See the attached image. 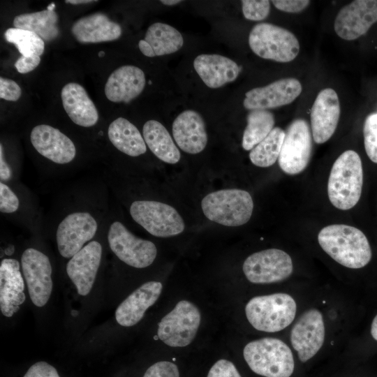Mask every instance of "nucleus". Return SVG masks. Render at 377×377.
Instances as JSON below:
<instances>
[{"label":"nucleus","instance_id":"f257e3e1","mask_svg":"<svg viewBox=\"0 0 377 377\" xmlns=\"http://www.w3.org/2000/svg\"><path fill=\"white\" fill-rule=\"evenodd\" d=\"M323 250L340 265L352 269L366 266L372 253L366 235L358 228L333 224L324 227L318 235Z\"/></svg>","mask_w":377,"mask_h":377},{"label":"nucleus","instance_id":"f03ea898","mask_svg":"<svg viewBox=\"0 0 377 377\" xmlns=\"http://www.w3.org/2000/svg\"><path fill=\"white\" fill-rule=\"evenodd\" d=\"M363 169L359 154L353 150L343 152L334 163L327 183L330 202L337 209L353 208L361 197Z\"/></svg>","mask_w":377,"mask_h":377},{"label":"nucleus","instance_id":"7ed1b4c3","mask_svg":"<svg viewBox=\"0 0 377 377\" xmlns=\"http://www.w3.org/2000/svg\"><path fill=\"white\" fill-rule=\"evenodd\" d=\"M244 358L250 369L265 377H290L293 373V355L287 344L279 339L266 337L247 343Z\"/></svg>","mask_w":377,"mask_h":377},{"label":"nucleus","instance_id":"20e7f679","mask_svg":"<svg viewBox=\"0 0 377 377\" xmlns=\"http://www.w3.org/2000/svg\"><path fill=\"white\" fill-rule=\"evenodd\" d=\"M296 302L288 294L279 293L251 298L245 306L249 323L257 330L276 332L294 320Z\"/></svg>","mask_w":377,"mask_h":377},{"label":"nucleus","instance_id":"39448f33","mask_svg":"<svg viewBox=\"0 0 377 377\" xmlns=\"http://www.w3.org/2000/svg\"><path fill=\"white\" fill-rule=\"evenodd\" d=\"M201 207L209 220L225 226L235 227L249 221L253 202L246 191L222 189L207 195L201 202Z\"/></svg>","mask_w":377,"mask_h":377},{"label":"nucleus","instance_id":"423d86ee","mask_svg":"<svg viewBox=\"0 0 377 377\" xmlns=\"http://www.w3.org/2000/svg\"><path fill=\"white\" fill-rule=\"evenodd\" d=\"M249 45L258 57L281 63L293 61L300 52L299 41L291 31L270 23L256 24Z\"/></svg>","mask_w":377,"mask_h":377},{"label":"nucleus","instance_id":"0eeeda50","mask_svg":"<svg viewBox=\"0 0 377 377\" xmlns=\"http://www.w3.org/2000/svg\"><path fill=\"white\" fill-rule=\"evenodd\" d=\"M129 211L133 219L155 237H172L184 230L182 216L168 204L155 200H135L131 203Z\"/></svg>","mask_w":377,"mask_h":377},{"label":"nucleus","instance_id":"6e6552de","mask_svg":"<svg viewBox=\"0 0 377 377\" xmlns=\"http://www.w3.org/2000/svg\"><path fill=\"white\" fill-rule=\"evenodd\" d=\"M200 323L198 307L187 300L179 301L158 323V337L171 347H184L194 339Z\"/></svg>","mask_w":377,"mask_h":377},{"label":"nucleus","instance_id":"1a4fd4ad","mask_svg":"<svg viewBox=\"0 0 377 377\" xmlns=\"http://www.w3.org/2000/svg\"><path fill=\"white\" fill-rule=\"evenodd\" d=\"M111 251L122 262L135 268H145L153 263L157 249L149 240L135 236L120 221L112 222L108 231Z\"/></svg>","mask_w":377,"mask_h":377},{"label":"nucleus","instance_id":"9d476101","mask_svg":"<svg viewBox=\"0 0 377 377\" xmlns=\"http://www.w3.org/2000/svg\"><path fill=\"white\" fill-rule=\"evenodd\" d=\"M311 133L307 121L293 120L285 131V138L279 156L281 169L294 175L302 172L308 165L311 156Z\"/></svg>","mask_w":377,"mask_h":377},{"label":"nucleus","instance_id":"9b49d317","mask_svg":"<svg viewBox=\"0 0 377 377\" xmlns=\"http://www.w3.org/2000/svg\"><path fill=\"white\" fill-rule=\"evenodd\" d=\"M242 268L250 282L265 284L287 279L293 272V265L286 252L269 249L250 255L244 260Z\"/></svg>","mask_w":377,"mask_h":377},{"label":"nucleus","instance_id":"f8f14e48","mask_svg":"<svg viewBox=\"0 0 377 377\" xmlns=\"http://www.w3.org/2000/svg\"><path fill=\"white\" fill-rule=\"evenodd\" d=\"M98 223L88 212L77 211L66 215L59 223L56 241L59 253L71 258L94 238L98 230Z\"/></svg>","mask_w":377,"mask_h":377},{"label":"nucleus","instance_id":"ddd939ff","mask_svg":"<svg viewBox=\"0 0 377 377\" xmlns=\"http://www.w3.org/2000/svg\"><path fill=\"white\" fill-rule=\"evenodd\" d=\"M21 267L32 302L36 306H43L50 297L53 285L49 258L36 249L29 248L22 255Z\"/></svg>","mask_w":377,"mask_h":377},{"label":"nucleus","instance_id":"4468645a","mask_svg":"<svg viewBox=\"0 0 377 377\" xmlns=\"http://www.w3.org/2000/svg\"><path fill=\"white\" fill-rule=\"evenodd\" d=\"M377 22V0H355L340 9L334 28L341 38L353 40Z\"/></svg>","mask_w":377,"mask_h":377},{"label":"nucleus","instance_id":"2eb2a0df","mask_svg":"<svg viewBox=\"0 0 377 377\" xmlns=\"http://www.w3.org/2000/svg\"><path fill=\"white\" fill-rule=\"evenodd\" d=\"M325 339V325L322 313L316 309L305 311L293 325L290 341L299 360L305 362L321 348Z\"/></svg>","mask_w":377,"mask_h":377},{"label":"nucleus","instance_id":"dca6fc26","mask_svg":"<svg viewBox=\"0 0 377 377\" xmlns=\"http://www.w3.org/2000/svg\"><path fill=\"white\" fill-rule=\"evenodd\" d=\"M300 81L295 78H283L269 84L256 87L245 94L244 107L248 110H267L292 103L302 92Z\"/></svg>","mask_w":377,"mask_h":377},{"label":"nucleus","instance_id":"f3484780","mask_svg":"<svg viewBox=\"0 0 377 377\" xmlns=\"http://www.w3.org/2000/svg\"><path fill=\"white\" fill-rule=\"evenodd\" d=\"M30 140L41 156L54 163H69L76 156L73 141L52 126L40 124L34 126L30 133Z\"/></svg>","mask_w":377,"mask_h":377},{"label":"nucleus","instance_id":"a211bd4d","mask_svg":"<svg viewBox=\"0 0 377 377\" xmlns=\"http://www.w3.org/2000/svg\"><path fill=\"white\" fill-rule=\"evenodd\" d=\"M103 248L98 241H91L70 258L66 273L79 295L89 293L101 264Z\"/></svg>","mask_w":377,"mask_h":377},{"label":"nucleus","instance_id":"6ab92c4d","mask_svg":"<svg viewBox=\"0 0 377 377\" xmlns=\"http://www.w3.org/2000/svg\"><path fill=\"white\" fill-rule=\"evenodd\" d=\"M340 103L337 92L332 88L322 89L316 98L311 112L313 140L322 144L334 134L340 117Z\"/></svg>","mask_w":377,"mask_h":377},{"label":"nucleus","instance_id":"aec40b11","mask_svg":"<svg viewBox=\"0 0 377 377\" xmlns=\"http://www.w3.org/2000/svg\"><path fill=\"white\" fill-rule=\"evenodd\" d=\"M24 282L16 259L4 258L0 265V309L8 318L20 309L26 299Z\"/></svg>","mask_w":377,"mask_h":377},{"label":"nucleus","instance_id":"412c9836","mask_svg":"<svg viewBox=\"0 0 377 377\" xmlns=\"http://www.w3.org/2000/svg\"><path fill=\"white\" fill-rule=\"evenodd\" d=\"M172 135L177 146L184 152L196 154L207 143V134L202 117L196 111L180 113L172 123Z\"/></svg>","mask_w":377,"mask_h":377},{"label":"nucleus","instance_id":"4be33fe9","mask_svg":"<svg viewBox=\"0 0 377 377\" xmlns=\"http://www.w3.org/2000/svg\"><path fill=\"white\" fill-rule=\"evenodd\" d=\"M162 284L158 281H148L128 295L115 311L117 322L121 326L131 327L137 324L145 311L158 299Z\"/></svg>","mask_w":377,"mask_h":377},{"label":"nucleus","instance_id":"5701e85b","mask_svg":"<svg viewBox=\"0 0 377 377\" xmlns=\"http://www.w3.org/2000/svg\"><path fill=\"white\" fill-rule=\"evenodd\" d=\"M145 83L142 69L132 65L122 66L110 75L105 85V94L112 102L128 103L142 92Z\"/></svg>","mask_w":377,"mask_h":377},{"label":"nucleus","instance_id":"b1692460","mask_svg":"<svg viewBox=\"0 0 377 377\" xmlns=\"http://www.w3.org/2000/svg\"><path fill=\"white\" fill-rule=\"evenodd\" d=\"M193 67L209 88H219L237 79L240 67L231 59L217 54H202L195 57Z\"/></svg>","mask_w":377,"mask_h":377},{"label":"nucleus","instance_id":"393cba45","mask_svg":"<svg viewBox=\"0 0 377 377\" xmlns=\"http://www.w3.org/2000/svg\"><path fill=\"white\" fill-rule=\"evenodd\" d=\"M63 107L75 124L91 127L98 120V112L85 89L76 82L64 86L61 92Z\"/></svg>","mask_w":377,"mask_h":377},{"label":"nucleus","instance_id":"a878e982","mask_svg":"<svg viewBox=\"0 0 377 377\" xmlns=\"http://www.w3.org/2000/svg\"><path fill=\"white\" fill-rule=\"evenodd\" d=\"M71 32L81 43H96L118 39L121 35V27L106 15L96 13L77 20L72 26Z\"/></svg>","mask_w":377,"mask_h":377},{"label":"nucleus","instance_id":"bb28decb","mask_svg":"<svg viewBox=\"0 0 377 377\" xmlns=\"http://www.w3.org/2000/svg\"><path fill=\"white\" fill-rule=\"evenodd\" d=\"M183 45L184 39L178 30L168 24L156 22L148 27L138 47L145 56L154 57L174 53Z\"/></svg>","mask_w":377,"mask_h":377},{"label":"nucleus","instance_id":"cd10ccee","mask_svg":"<svg viewBox=\"0 0 377 377\" xmlns=\"http://www.w3.org/2000/svg\"><path fill=\"white\" fill-rule=\"evenodd\" d=\"M108 135L110 141L121 152L130 156H138L147 151V145L137 127L128 119L119 117L108 126Z\"/></svg>","mask_w":377,"mask_h":377},{"label":"nucleus","instance_id":"c85d7f7f","mask_svg":"<svg viewBox=\"0 0 377 377\" xmlns=\"http://www.w3.org/2000/svg\"><path fill=\"white\" fill-rule=\"evenodd\" d=\"M142 134L146 145L158 159L170 164L179 162L180 151L162 124L153 119L147 121L143 126Z\"/></svg>","mask_w":377,"mask_h":377},{"label":"nucleus","instance_id":"c756f323","mask_svg":"<svg viewBox=\"0 0 377 377\" xmlns=\"http://www.w3.org/2000/svg\"><path fill=\"white\" fill-rule=\"evenodd\" d=\"M58 15L47 9L38 12L23 13L15 17V28L28 30L36 34L44 41L55 40L59 34Z\"/></svg>","mask_w":377,"mask_h":377},{"label":"nucleus","instance_id":"7c9ffc66","mask_svg":"<svg viewBox=\"0 0 377 377\" xmlns=\"http://www.w3.org/2000/svg\"><path fill=\"white\" fill-rule=\"evenodd\" d=\"M247 125L244 131L242 145L251 150L264 140L274 128V116L268 110H251L246 117Z\"/></svg>","mask_w":377,"mask_h":377},{"label":"nucleus","instance_id":"2f4dec72","mask_svg":"<svg viewBox=\"0 0 377 377\" xmlns=\"http://www.w3.org/2000/svg\"><path fill=\"white\" fill-rule=\"evenodd\" d=\"M285 131L279 127H274L269 135L254 147L249 153L251 163L260 168L272 165L279 158Z\"/></svg>","mask_w":377,"mask_h":377},{"label":"nucleus","instance_id":"473e14b6","mask_svg":"<svg viewBox=\"0 0 377 377\" xmlns=\"http://www.w3.org/2000/svg\"><path fill=\"white\" fill-rule=\"evenodd\" d=\"M7 42L14 44L26 57L40 56L45 50L44 40L36 34L22 29L9 28L4 33Z\"/></svg>","mask_w":377,"mask_h":377},{"label":"nucleus","instance_id":"72a5a7b5","mask_svg":"<svg viewBox=\"0 0 377 377\" xmlns=\"http://www.w3.org/2000/svg\"><path fill=\"white\" fill-rule=\"evenodd\" d=\"M366 153L370 160L377 163V113L369 114L363 128Z\"/></svg>","mask_w":377,"mask_h":377},{"label":"nucleus","instance_id":"f704fd0d","mask_svg":"<svg viewBox=\"0 0 377 377\" xmlns=\"http://www.w3.org/2000/svg\"><path fill=\"white\" fill-rule=\"evenodd\" d=\"M242 8L244 17L252 21H260L269 15L270 1L267 0H242Z\"/></svg>","mask_w":377,"mask_h":377},{"label":"nucleus","instance_id":"c9c22d12","mask_svg":"<svg viewBox=\"0 0 377 377\" xmlns=\"http://www.w3.org/2000/svg\"><path fill=\"white\" fill-rule=\"evenodd\" d=\"M20 207L17 195L4 182H0V211L3 214L15 212Z\"/></svg>","mask_w":377,"mask_h":377},{"label":"nucleus","instance_id":"e433bc0d","mask_svg":"<svg viewBox=\"0 0 377 377\" xmlns=\"http://www.w3.org/2000/svg\"><path fill=\"white\" fill-rule=\"evenodd\" d=\"M143 377H179V373L174 363L161 361L149 367Z\"/></svg>","mask_w":377,"mask_h":377},{"label":"nucleus","instance_id":"4c0bfd02","mask_svg":"<svg viewBox=\"0 0 377 377\" xmlns=\"http://www.w3.org/2000/svg\"><path fill=\"white\" fill-rule=\"evenodd\" d=\"M207 377H242L233 363L219 360L212 367Z\"/></svg>","mask_w":377,"mask_h":377},{"label":"nucleus","instance_id":"58836bf2","mask_svg":"<svg viewBox=\"0 0 377 377\" xmlns=\"http://www.w3.org/2000/svg\"><path fill=\"white\" fill-rule=\"evenodd\" d=\"M22 94L20 87L8 78L0 77V98L8 101H17Z\"/></svg>","mask_w":377,"mask_h":377},{"label":"nucleus","instance_id":"ea45409f","mask_svg":"<svg viewBox=\"0 0 377 377\" xmlns=\"http://www.w3.org/2000/svg\"><path fill=\"white\" fill-rule=\"evenodd\" d=\"M24 377H60L57 369L47 362H37L31 365Z\"/></svg>","mask_w":377,"mask_h":377},{"label":"nucleus","instance_id":"a19ab883","mask_svg":"<svg viewBox=\"0 0 377 377\" xmlns=\"http://www.w3.org/2000/svg\"><path fill=\"white\" fill-rule=\"evenodd\" d=\"M273 5L279 10L287 13H299L310 3L308 0H274Z\"/></svg>","mask_w":377,"mask_h":377},{"label":"nucleus","instance_id":"79ce46f5","mask_svg":"<svg viewBox=\"0 0 377 377\" xmlns=\"http://www.w3.org/2000/svg\"><path fill=\"white\" fill-rule=\"evenodd\" d=\"M40 57L34 55L30 57L24 56L20 57L15 61L14 66L20 73H27L34 70L40 64Z\"/></svg>","mask_w":377,"mask_h":377},{"label":"nucleus","instance_id":"37998d69","mask_svg":"<svg viewBox=\"0 0 377 377\" xmlns=\"http://www.w3.org/2000/svg\"><path fill=\"white\" fill-rule=\"evenodd\" d=\"M12 177V171L5 160L2 144L0 145V178L1 182L9 180Z\"/></svg>","mask_w":377,"mask_h":377},{"label":"nucleus","instance_id":"c03bdc74","mask_svg":"<svg viewBox=\"0 0 377 377\" xmlns=\"http://www.w3.org/2000/svg\"><path fill=\"white\" fill-rule=\"evenodd\" d=\"M371 334L372 337L377 341V315L374 317L371 327Z\"/></svg>","mask_w":377,"mask_h":377},{"label":"nucleus","instance_id":"a18cd8bd","mask_svg":"<svg viewBox=\"0 0 377 377\" xmlns=\"http://www.w3.org/2000/svg\"><path fill=\"white\" fill-rule=\"evenodd\" d=\"M96 1H91V0H66L65 1V3H71V4H84V3H89L95 2Z\"/></svg>","mask_w":377,"mask_h":377},{"label":"nucleus","instance_id":"49530a36","mask_svg":"<svg viewBox=\"0 0 377 377\" xmlns=\"http://www.w3.org/2000/svg\"><path fill=\"white\" fill-rule=\"evenodd\" d=\"M181 0H161V3L166 6H174L181 3Z\"/></svg>","mask_w":377,"mask_h":377},{"label":"nucleus","instance_id":"de8ad7c7","mask_svg":"<svg viewBox=\"0 0 377 377\" xmlns=\"http://www.w3.org/2000/svg\"><path fill=\"white\" fill-rule=\"evenodd\" d=\"M55 8V4L54 3H51L47 7V9L49 10H54Z\"/></svg>","mask_w":377,"mask_h":377},{"label":"nucleus","instance_id":"09e8293b","mask_svg":"<svg viewBox=\"0 0 377 377\" xmlns=\"http://www.w3.org/2000/svg\"><path fill=\"white\" fill-rule=\"evenodd\" d=\"M103 55H104V52H102V51H101V52H99V54H98V56H99V57H102V56H103Z\"/></svg>","mask_w":377,"mask_h":377}]
</instances>
